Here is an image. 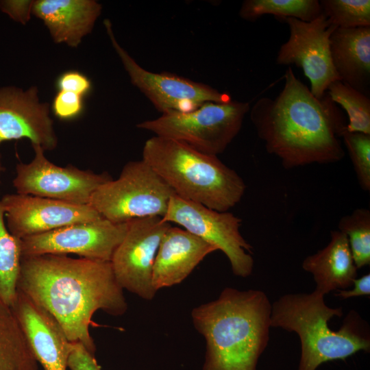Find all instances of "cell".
<instances>
[{
    "instance_id": "6",
    "label": "cell",
    "mask_w": 370,
    "mask_h": 370,
    "mask_svg": "<svg viewBox=\"0 0 370 370\" xmlns=\"http://www.w3.org/2000/svg\"><path fill=\"white\" fill-rule=\"evenodd\" d=\"M249 110L248 102H206L190 112L162 114L158 118L138 123L136 127L217 156L239 133Z\"/></svg>"
},
{
    "instance_id": "16",
    "label": "cell",
    "mask_w": 370,
    "mask_h": 370,
    "mask_svg": "<svg viewBox=\"0 0 370 370\" xmlns=\"http://www.w3.org/2000/svg\"><path fill=\"white\" fill-rule=\"evenodd\" d=\"M11 308L36 361L45 370H66L72 343L57 320L18 289Z\"/></svg>"
},
{
    "instance_id": "29",
    "label": "cell",
    "mask_w": 370,
    "mask_h": 370,
    "mask_svg": "<svg viewBox=\"0 0 370 370\" xmlns=\"http://www.w3.org/2000/svg\"><path fill=\"white\" fill-rule=\"evenodd\" d=\"M58 90L69 91L82 97L91 90L90 80L83 73L76 71H69L62 73L56 80Z\"/></svg>"
},
{
    "instance_id": "20",
    "label": "cell",
    "mask_w": 370,
    "mask_h": 370,
    "mask_svg": "<svg viewBox=\"0 0 370 370\" xmlns=\"http://www.w3.org/2000/svg\"><path fill=\"white\" fill-rule=\"evenodd\" d=\"M301 266L312 275L315 291L324 295L334 290H345L357 276L347 238L338 230L332 231L329 243L306 257Z\"/></svg>"
},
{
    "instance_id": "15",
    "label": "cell",
    "mask_w": 370,
    "mask_h": 370,
    "mask_svg": "<svg viewBox=\"0 0 370 370\" xmlns=\"http://www.w3.org/2000/svg\"><path fill=\"white\" fill-rule=\"evenodd\" d=\"M23 138L44 151L57 147L50 106L40 100L36 86L25 90L14 86L0 87V144Z\"/></svg>"
},
{
    "instance_id": "3",
    "label": "cell",
    "mask_w": 370,
    "mask_h": 370,
    "mask_svg": "<svg viewBox=\"0 0 370 370\" xmlns=\"http://www.w3.org/2000/svg\"><path fill=\"white\" fill-rule=\"evenodd\" d=\"M271 313L264 292L230 287L195 307L193 323L206 341L201 370H256L269 341Z\"/></svg>"
},
{
    "instance_id": "1",
    "label": "cell",
    "mask_w": 370,
    "mask_h": 370,
    "mask_svg": "<svg viewBox=\"0 0 370 370\" xmlns=\"http://www.w3.org/2000/svg\"><path fill=\"white\" fill-rule=\"evenodd\" d=\"M17 289L49 312L71 343L93 355L89 327L94 313L120 316L127 309L110 262L59 254L21 257Z\"/></svg>"
},
{
    "instance_id": "4",
    "label": "cell",
    "mask_w": 370,
    "mask_h": 370,
    "mask_svg": "<svg viewBox=\"0 0 370 370\" xmlns=\"http://www.w3.org/2000/svg\"><path fill=\"white\" fill-rule=\"evenodd\" d=\"M142 160L176 195L217 211H229L245 192L242 177L217 156L175 140L150 138L144 145Z\"/></svg>"
},
{
    "instance_id": "32",
    "label": "cell",
    "mask_w": 370,
    "mask_h": 370,
    "mask_svg": "<svg viewBox=\"0 0 370 370\" xmlns=\"http://www.w3.org/2000/svg\"><path fill=\"white\" fill-rule=\"evenodd\" d=\"M354 288L352 290H338L335 295L343 299L354 297L369 296L370 295V274H366L353 281Z\"/></svg>"
},
{
    "instance_id": "10",
    "label": "cell",
    "mask_w": 370,
    "mask_h": 370,
    "mask_svg": "<svg viewBox=\"0 0 370 370\" xmlns=\"http://www.w3.org/2000/svg\"><path fill=\"white\" fill-rule=\"evenodd\" d=\"M34 156L29 163L18 162L13 186L16 193L88 205L94 192L112 178L107 172L97 173L72 165L57 166L38 145H32Z\"/></svg>"
},
{
    "instance_id": "24",
    "label": "cell",
    "mask_w": 370,
    "mask_h": 370,
    "mask_svg": "<svg viewBox=\"0 0 370 370\" xmlns=\"http://www.w3.org/2000/svg\"><path fill=\"white\" fill-rule=\"evenodd\" d=\"M326 92L347 112V130L370 134V99L341 80L332 82Z\"/></svg>"
},
{
    "instance_id": "25",
    "label": "cell",
    "mask_w": 370,
    "mask_h": 370,
    "mask_svg": "<svg viewBox=\"0 0 370 370\" xmlns=\"http://www.w3.org/2000/svg\"><path fill=\"white\" fill-rule=\"evenodd\" d=\"M338 231L347 238L357 269L370 264V211L360 208L341 218Z\"/></svg>"
},
{
    "instance_id": "19",
    "label": "cell",
    "mask_w": 370,
    "mask_h": 370,
    "mask_svg": "<svg viewBox=\"0 0 370 370\" xmlns=\"http://www.w3.org/2000/svg\"><path fill=\"white\" fill-rule=\"evenodd\" d=\"M330 49L339 80L369 97L370 27H337L330 36Z\"/></svg>"
},
{
    "instance_id": "30",
    "label": "cell",
    "mask_w": 370,
    "mask_h": 370,
    "mask_svg": "<svg viewBox=\"0 0 370 370\" xmlns=\"http://www.w3.org/2000/svg\"><path fill=\"white\" fill-rule=\"evenodd\" d=\"M67 366L70 370H101L94 355L79 342L72 343Z\"/></svg>"
},
{
    "instance_id": "5",
    "label": "cell",
    "mask_w": 370,
    "mask_h": 370,
    "mask_svg": "<svg viewBox=\"0 0 370 370\" xmlns=\"http://www.w3.org/2000/svg\"><path fill=\"white\" fill-rule=\"evenodd\" d=\"M343 315L342 308L327 306L324 295L291 293L271 305V326L295 332L301 342L298 370H316L322 363L345 360L360 351L369 352V335L359 328V317L350 312L340 330L334 331L328 321Z\"/></svg>"
},
{
    "instance_id": "33",
    "label": "cell",
    "mask_w": 370,
    "mask_h": 370,
    "mask_svg": "<svg viewBox=\"0 0 370 370\" xmlns=\"http://www.w3.org/2000/svg\"><path fill=\"white\" fill-rule=\"evenodd\" d=\"M4 170V166H3V164H2V162H1V155H0V175L1 174V173Z\"/></svg>"
},
{
    "instance_id": "8",
    "label": "cell",
    "mask_w": 370,
    "mask_h": 370,
    "mask_svg": "<svg viewBox=\"0 0 370 370\" xmlns=\"http://www.w3.org/2000/svg\"><path fill=\"white\" fill-rule=\"evenodd\" d=\"M162 219L179 225L221 251L235 275L247 278L251 274L253 247L240 232L242 220L232 213L217 211L175 194Z\"/></svg>"
},
{
    "instance_id": "23",
    "label": "cell",
    "mask_w": 370,
    "mask_h": 370,
    "mask_svg": "<svg viewBox=\"0 0 370 370\" xmlns=\"http://www.w3.org/2000/svg\"><path fill=\"white\" fill-rule=\"evenodd\" d=\"M21 260L20 240L6 226L0 199V299L10 307L16 297Z\"/></svg>"
},
{
    "instance_id": "22",
    "label": "cell",
    "mask_w": 370,
    "mask_h": 370,
    "mask_svg": "<svg viewBox=\"0 0 370 370\" xmlns=\"http://www.w3.org/2000/svg\"><path fill=\"white\" fill-rule=\"evenodd\" d=\"M238 14L249 21L270 14L280 19L295 18L308 22L321 14L322 10L317 0H245Z\"/></svg>"
},
{
    "instance_id": "21",
    "label": "cell",
    "mask_w": 370,
    "mask_h": 370,
    "mask_svg": "<svg viewBox=\"0 0 370 370\" xmlns=\"http://www.w3.org/2000/svg\"><path fill=\"white\" fill-rule=\"evenodd\" d=\"M37 362L11 307L0 299V370H38Z\"/></svg>"
},
{
    "instance_id": "17",
    "label": "cell",
    "mask_w": 370,
    "mask_h": 370,
    "mask_svg": "<svg viewBox=\"0 0 370 370\" xmlns=\"http://www.w3.org/2000/svg\"><path fill=\"white\" fill-rule=\"evenodd\" d=\"M217 249L182 227L170 226L160 243L152 271V286L157 292L182 282Z\"/></svg>"
},
{
    "instance_id": "7",
    "label": "cell",
    "mask_w": 370,
    "mask_h": 370,
    "mask_svg": "<svg viewBox=\"0 0 370 370\" xmlns=\"http://www.w3.org/2000/svg\"><path fill=\"white\" fill-rule=\"evenodd\" d=\"M173 195L164 180L141 160L128 162L117 179L101 185L89 205L103 218L125 223L147 217H163Z\"/></svg>"
},
{
    "instance_id": "26",
    "label": "cell",
    "mask_w": 370,
    "mask_h": 370,
    "mask_svg": "<svg viewBox=\"0 0 370 370\" xmlns=\"http://www.w3.org/2000/svg\"><path fill=\"white\" fill-rule=\"evenodd\" d=\"M322 13L340 28L370 27L369 0H321Z\"/></svg>"
},
{
    "instance_id": "13",
    "label": "cell",
    "mask_w": 370,
    "mask_h": 370,
    "mask_svg": "<svg viewBox=\"0 0 370 370\" xmlns=\"http://www.w3.org/2000/svg\"><path fill=\"white\" fill-rule=\"evenodd\" d=\"M171 225L158 216L128 222L126 234L110 261L114 275L123 289L147 301L155 297L153 266L161 240Z\"/></svg>"
},
{
    "instance_id": "31",
    "label": "cell",
    "mask_w": 370,
    "mask_h": 370,
    "mask_svg": "<svg viewBox=\"0 0 370 370\" xmlns=\"http://www.w3.org/2000/svg\"><path fill=\"white\" fill-rule=\"evenodd\" d=\"M34 0H2L0 10L13 21L26 25L31 18Z\"/></svg>"
},
{
    "instance_id": "2",
    "label": "cell",
    "mask_w": 370,
    "mask_h": 370,
    "mask_svg": "<svg viewBox=\"0 0 370 370\" xmlns=\"http://www.w3.org/2000/svg\"><path fill=\"white\" fill-rule=\"evenodd\" d=\"M284 85L274 98H260L249 110L250 119L268 153L285 169L341 160L340 138L347 123L327 92L321 99L288 67Z\"/></svg>"
},
{
    "instance_id": "9",
    "label": "cell",
    "mask_w": 370,
    "mask_h": 370,
    "mask_svg": "<svg viewBox=\"0 0 370 370\" xmlns=\"http://www.w3.org/2000/svg\"><path fill=\"white\" fill-rule=\"evenodd\" d=\"M103 24L131 83L162 114L187 112L206 102L225 103L232 100L230 95L207 84L170 73H157L143 69L118 42L110 21L106 18Z\"/></svg>"
},
{
    "instance_id": "14",
    "label": "cell",
    "mask_w": 370,
    "mask_h": 370,
    "mask_svg": "<svg viewBox=\"0 0 370 370\" xmlns=\"http://www.w3.org/2000/svg\"><path fill=\"white\" fill-rule=\"evenodd\" d=\"M6 226L18 240L102 217L89 204L76 205L38 196L7 194L1 199Z\"/></svg>"
},
{
    "instance_id": "27",
    "label": "cell",
    "mask_w": 370,
    "mask_h": 370,
    "mask_svg": "<svg viewBox=\"0 0 370 370\" xmlns=\"http://www.w3.org/2000/svg\"><path fill=\"white\" fill-rule=\"evenodd\" d=\"M341 138L352 162L358 182L363 190H370V134L346 130Z\"/></svg>"
},
{
    "instance_id": "28",
    "label": "cell",
    "mask_w": 370,
    "mask_h": 370,
    "mask_svg": "<svg viewBox=\"0 0 370 370\" xmlns=\"http://www.w3.org/2000/svg\"><path fill=\"white\" fill-rule=\"evenodd\" d=\"M83 109V97L69 91L58 90L51 104L54 115L61 120L75 119L82 112Z\"/></svg>"
},
{
    "instance_id": "34",
    "label": "cell",
    "mask_w": 370,
    "mask_h": 370,
    "mask_svg": "<svg viewBox=\"0 0 370 370\" xmlns=\"http://www.w3.org/2000/svg\"><path fill=\"white\" fill-rule=\"evenodd\" d=\"M0 12H1V10H0Z\"/></svg>"
},
{
    "instance_id": "12",
    "label": "cell",
    "mask_w": 370,
    "mask_h": 370,
    "mask_svg": "<svg viewBox=\"0 0 370 370\" xmlns=\"http://www.w3.org/2000/svg\"><path fill=\"white\" fill-rule=\"evenodd\" d=\"M289 28V37L278 50L276 63L295 64L301 68L310 82V91L321 99L329 85L339 78L332 65L330 38L337 28L322 13L306 22L295 18L284 19Z\"/></svg>"
},
{
    "instance_id": "11",
    "label": "cell",
    "mask_w": 370,
    "mask_h": 370,
    "mask_svg": "<svg viewBox=\"0 0 370 370\" xmlns=\"http://www.w3.org/2000/svg\"><path fill=\"white\" fill-rule=\"evenodd\" d=\"M127 228L128 223H114L103 217L66 225L21 239V257L74 254L110 262Z\"/></svg>"
},
{
    "instance_id": "18",
    "label": "cell",
    "mask_w": 370,
    "mask_h": 370,
    "mask_svg": "<svg viewBox=\"0 0 370 370\" xmlns=\"http://www.w3.org/2000/svg\"><path fill=\"white\" fill-rule=\"evenodd\" d=\"M101 10L95 0H34L32 14L44 23L54 42L77 47Z\"/></svg>"
}]
</instances>
